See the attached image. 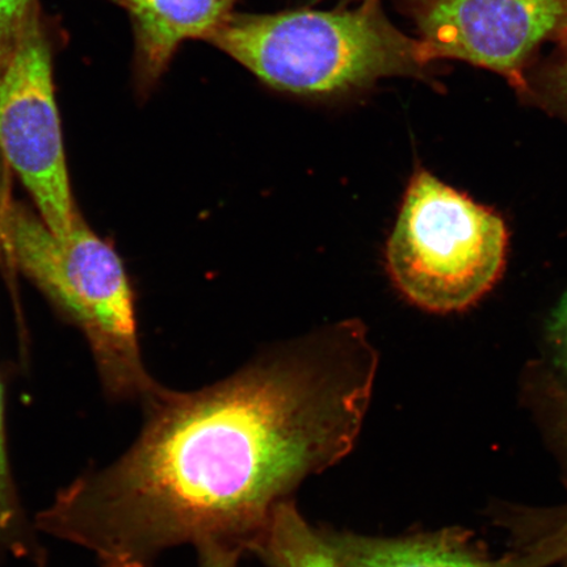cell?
I'll use <instances>...</instances> for the list:
<instances>
[{"label":"cell","instance_id":"cell-1","mask_svg":"<svg viewBox=\"0 0 567 567\" xmlns=\"http://www.w3.org/2000/svg\"><path fill=\"white\" fill-rule=\"evenodd\" d=\"M378 363L365 326L349 319L196 392L158 385L137 441L62 487L38 528L102 567H154L186 544L246 553L305 480L350 455Z\"/></svg>","mask_w":567,"mask_h":567},{"label":"cell","instance_id":"cell-2","mask_svg":"<svg viewBox=\"0 0 567 567\" xmlns=\"http://www.w3.org/2000/svg\"><path fill=\"white\" fill-rule=\"evenodd\" d=\"M339 9L233 12L204 42L265 86L313 101L364 95L388 78H410L441 90V65L417 38L396 28L381 0Z\"/></svg>","mask_w":567,"mask_h":567},{"label":"cell","instance_id":"cell-3","mask_svg":"<svg viewBox=\"0 0 567 567\" xmlns=\"http://www.w3.org/2000/svg\"><path fill=\"white\" fill-rule=\"evenodd\" d=\"M2 179L0 250L82 330L106 392L144 400L158 384L142 364L133 292L115 248L82 216L68 237H56Z\"/></svg>","mask_w":567,"mask_h":567},{"label":"cell","instance_id":"cell-4","mask_svg":"<svg viewBox=\"0 0 567 567\" xmlns=\"http://www.w3.org/2000/svg\"><path fill=\"white\" fill-rule=\"evenodd\" d=\"M507 250L498 212L414 169L386 247L390 279L409 302L436 315L471 308L502 278Z\"/></svg>","mask_w":567,"mask_h":567},{"label":"cell","instance_id":"cell-5","mask_svg":"<svg viewBox=\"0 0 567 567\" xmlns=\"http://www.w3.org/2000/svg\"><path fill=\"white\" fill-rule=\"evenodd\" d=\"M0 158L30 194L56 237L74 229L78 212L53 81V48L40 6L0 75Z\"/></svg>","mask_w":567,"mask_h":567},{"label":"cell","instance_id":"cell-6","mask_svg":"<svg viewBox=\"0 0 567 567\" xmlns=\"http://www.w3.org/2000/svg\"><path fill=\"white\" fill-rule=\"evenodd\" d=\"M432 62L461 61L506 80L517 97L547 42L567 31V0H395Z\"/></svg>","mask_w":567,"mask_h":567},{"label":"cell","instance_id":"cell-7","mask_svg":"<svg viewBox=\"0 0 567 567\" xmlns=\"http://www.w3.org/2000/svg\"><path fill=\"white\" fill-rule=\"evenodd\" d=\"M339 567H543L558 561L550 538L527 555L492 558L474 547L463 532L378 537L331 527L317 528Z\"/></svg>","mask_w":567,"mask_h":567},{"label":"cell","instance_id":"cell-8","mask_svg":"<svg viewBox=\"0 0 567 567\" xmlns=\"http://www.w3.org/2000/svg\"><path fill=\"white\" fill-rule=\"evenodd\" d=\"M127 12L134 35L133 78L146 99L187 40L204 41L240 0H111Z\"/></svg>","mask_w":567,"mask_h":567},{"label":"cell","instance_id":"cell-9","mask_svg":"<svg viewBox=\"0 0 567 567\" xmlns=\"http://www.w3.org/2000/svg\"><path fill=\"white\" fill-rule=\"evenodd\" d=\"M246 553L259 558L266 567H339L317 528L303 519L293 499L275 508Z\"/></svg>","mask_w":567,"mask_h":567},{"label":"cell","instance_id":"cell-10","mask_svg":"<svg viewBox=\"0 0 567 567\" xmlns=\"http://www.w3.org/2000/svg\"><path fill=\"white\" fill-rule=\"evenodd\" d=\"M39 559V545L27 522L7 452L4 394L0 380V558Z\"/></svg>","mask_w":567,"mask_h":567},{"label":"cell","instance_id":"cell-11","mask_svg":"<svg viewBox=\"0 0 567 567\" xmlns=\"http://www.w3.org/2000/svg\"><path fill=\"white\" fill-rule=\"evenodd\" d=\"M519 99L567 123V31L547 56H538L529 68Z\"/></svg>","mask_w":567,"mask_h":567},{"label":"cell","instance_id":"cell-12","mask_svg":"<svg viewBox=\"0 0 567 567\" xmlns=\"http://www.w3.org/2000/svg\"><path fill=\"white\" fill-rule=\"evenodd\" d=\"M38 0H0V75L11 60L18 40Z\"/></svg>","mask_w":567,"mask_h":567},{"label":"cell","instance_id":"cell-13","mask_svg":"<svg viewBox=\"0 0 567 567\" xmlns=\"http://www.w3.org/2000/svg\"><path fill=\"white\" fill-rule=\"evenodd\" d=\"M198 567H238L244 550L231 545L202 543L196 545Z\"/></svg>","mask_w":567,"mask_h":567},{"label":"cell","instance_id":"cell-14","mask_svg":"<svg viewBox=\"0 0 567 567\" xmlns=\"http://www.w3.org/2000/svg\"><path fill=\"white\" fill-rule=\"evenodd\" d=\"M550 336L556 346L559 363L567 371V293L551 318Z\"/></svg>","mask_w":567,"mask_h":567},{"label":"cell","instance_id":"cell-15","mask_svg":"<svg viewBox=\"0 0 567 567\" xmlns=\"http://www.w3.org/2000/svg\"><path fill=\"white\" fill-rule=\"evenodd\" d=\"M551 408L556 410L555 421L559 437L567 445V390L551 386L548 390Z\"/></svg>","mask_w":567,"mask_h":567},{"label":"cell","instance_id":"cell-16","mask_svg":"<svg viewBox=\"0 0 567 567\" xmlns=\"http://www.w3.org/2000/svg\"><path fill=\"white\" fill-rule=\"evenodd\" d=\"M321 2V0H313V3ZM339 6H351L353 3L365 2V0H338Z\"/></svg>","mask_w":567,"mask_h":567}]
</instances>
